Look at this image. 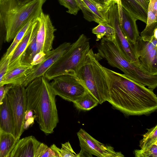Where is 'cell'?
I'll list each match as a JSON object with an SVG mask.
<instances>
[{
  "label": "cell",
  "mask_w": 157,
  "mask_h": 157,
  "mask_svg": "<svg viewBox=\"0 0 157 157\" xmlns=\"http://www.w3.org/2000/svg\"><path fill=\"white\" fill-rule=\"evenodd\" d=\"M109 89L107 101L128 116L147 115L157 109V97L152 89L103 66Z\"/></svg>",
  "instance_id": "obj_1"
},
{
  "label": "cell",
  "mask_w": 157,
  "mask_h": 157,
  "mask_svg": "<svg viewBox=\"0 0 157 157\" xmlns=\"http://www.w3.org/2000/svg\"><path fill=\"white\" fill-rule=\"evenodd\" d=\"M26 110L33 111L40 130L46 135L53 133L59 122L56 95L48 80L43 76L36 78L25 88Z\"/></svg>",
  "instance_id": "obj_2"
},
{
  "label": "cell",
  "mask_w": 157,
  "mask_h": 157,
  "mask_svg": "<svg viewBox=\"0 0 157 157\" xmlns=\"http://www.w3.org/2000/svg\"><path fill=\"white\" fill-rule=\"evenodd\" d=\"M46 0H33L24 4L16 0H3L0 4V12L5 26L6 41L13 39L21 29L30 20L37 18L43 11Z\"/></svg>",
  "instance_id": "obj_3"
},
{
  "label": "cell",
  "mask_w": 157,
  "mask_h": 157,
  "mask_svg": "<svg viewBox=\"0 0 157 157\" xmlns=\"http://www.w3.org/2000/svg\"><path fill=\"white\" fill-rule=\"evenodd\" d=\"M102 59L98 53L90 49L77 74L87 91L100 104L107 101L109 95L106 74L99 62Z\"/></svg>",
  "instance_id": "obj_4"
},
{
  "label": "cell",
  "mask_w": 157,
  "mask_h": 157,
  "mask_svg": "<svg viewBox=\"0 0 157 157\" xmlns=\"http://www.w3.org/2000/svg\"><path fill=\"white\" fill-rule=\"evenodd\" d=\"M103 37L97 46L98 53L112 67L121 70L124 75L131 79L153 90L157 86V75L144 72L124 59L121 55L114 42Z\"/></svg>",
  "instance_id": "obj_5"
},
{
  "label": "cell",
  "mask_w": 157,
  "mask_h": 157,
  "mask_svg": "<svg viewBox=\"0 0 157 157\" xmlns=\"http://www.w3.org/2000/svg\"><path fill=\"white\" fill-rule=\"evenodd\" d=\"M90 49L89 39L82 34L47 71L45 77L50 80L68 72L77 74Z\"/></svg>",
  "instance_id": "obj_6"
},
{
  "label": "cell",
  "mask_w": 157,
  "mask_h": 157,
  "mask_svg": "<svg viewBox=\"0 0 157 157\" xmlns=\"http://www.w3.org/2000/svg\"><path fill=\"white\" fill-rule=\"evenodd\" d=\"M52 80L50 83L55 94L67 101L73 102L88 92L82 81L74 72L58 76Z\"/></svg>",
  "instance_id": "obj_7"
},
{
  "label": "cell",
  "mask_w": 157,
  "mask_h": 157,
  "mask_svg": "<svg viewBox=\"0 0 157 157\" xmlns=\"http://www.w3.org/2000/svg\"><path fill=\"white\" fill-rule=\"evenodd\" d=\"M14 123L13 136L18 140L24 131V117L26 109L25 87L13 85L7 93Z\"/></svg>",
  "instance_id": "obj_8"
},
{
  "label": "cell",
  "mask_w": 157,
  "mask_h": 157,
  "mask_svg": "<svg viewBox=\"0 0 157 157\" xmlns=\"http://www.w3.org/2000/svg\"><path fill=\"white\" fill-rule=\"evenodd\" d=\"M108 15V24L115 29L114 41L121 55L126 60L140 69L133 45L129 43L121 30L119 22L117 6L115 1L111 2Z\"/></svg>",
  "instance_id": "obj_9"
},
{
  "label": "cell",
  "mask_w": 157,
  "mask_h": 157,
  "mask_svg": "<svg viewBox=\"0 0 157 157\" xmlns=\"http://www.w3.org/2000/svg\"><path fill=\"white\" fill-rule=\"evenodd\" d=\"M133 46L141 70L145 73L157 75V35L154 34L149 41L140 36Z\"/></svg>",
  "instance_id": "obj_10"
},
{
  "label": "cell",
  "mask_w": 157,
  "mask_h": 157,
  "mask_svg": "<svg viewBox=\"0 0 157 157\" xmlns=\"http://www.w3.org/2000/svg\"><path fill=\"white\" fill-rule=\"evenodd\" d=\"M81 150L90 155L98 157H123L121 152L115 151L114 148L105 145L95 139L82 128L77 133Z\"/></svg>",
  "instance_id": "obj_11"
},
{
  "label": "cell",
  "mask_w": 157,
  "mask_h": 157,
  "mask_svg": "<svg viewBox=\"0 0 157 157\" xmlns=\"http://www.w3.org/2000/svg\"><path fill=\"white\" fill-rule=\"evenodd\" d=\"M71 44L69 42H64L46 54L45 58L41 63L33 67L22 85L25 87L35 78L44 76L47 71L62 55Z\"/></svg>",
  "instance_id": "obj_12"
},
{
  "label": "cell",
  "mask_w": 157,
  "mask_h": 157,
  "mask_svg": "<svg viewBox=\"0 0 157 157\" xmlns=\"http://www.w3.org/2000/svg\"><path fill=\"white\" fill-rule=\"evenodd\" d=\"M40 23L36 35L37 53L46 54L51 50L56 30L48 14L42 11L37 17Z\"/></svg>",
  "instance_id": "obj_13"
},
{
  "label": "cell",
  "mask_w": 157,
  "mask_h": 157,
  "mask_svg": "<svg viewBox=\"0 0 157 157\" xmlns=\"http://www.w3.org/2000/svg\"><path fill=\"white\" fill-rule=\"evenodd\" d=\"M21 57L9 63L6 73L0 83L1 85L7 84L22 85L33 67L32 65L21 63Z\"/></svg>",
  "instance_id": "obj_14"
},
{
  "label": "cell",
  "mask_w": 157,
  "mask_h": 157,
  "mask_svg": "<svg viewBox=\"0 0 157 157\" xmlns=\"http://www.w3.org/2000/svg\"><path fill=\"white\" fill-rule=\"evenodd\" d=\"M117 6L121 30L129 43L133 45L140 36L136 24L137 20L122 8L121 4Z\"/></svg>",
  "instance_id": "obj_15"
},
{
  "label": "cell",
  "mask_w": 157,
  "mask_h": 157,
  "mask_svg": "<svg viewBox=\"0 0 157 157\" xmlns=\"http://www.w3.org/2000/svg\"><path fill=\"white\" fill-rule=\"evenodd\" d=\"M40 143L32 136L19 139L9 157H35L37 148Z\"/></svg>",
  "instance_id": "obj_16"
},
{
  "label": "cell",
  "mask_w": 157,
  "mask_h": 157,
  "mask_svg": "<svg viewBox=\"0 0 157 157\" xmlns=\"http://www.w3.org/2000/svg\"><path fill=\"white\" fill-rule=\"evenodd\" d=\"M0 130L13 135V119L7 94L0 104Z\"/></svg>",
  "instance_id": "obj_17"
},
{
  "label": "cell",
  "mask_w": 157,
  "mask_h": 157,
  "mask_svg": "<svg viewBox=\"0 0 157 157\" xmlns=\"http://www.w3.org/2000/svg\"><path fill=\"white\" fill-rule=\"evenodd\" d=\"M122 8L136 20L146 24L147 10L136 0H121Z\"/></svg>",
  "instance_id": "obj_18"
},
{
  "label": "cell",
  "mask_w": 157,
  "mask_h": 157,
  "mask_svg": "<svg viewBox=\"0 0 157 157\" xmlns=\"http://www.w3.org/2000/svg\"><path fill=\"white\" fill-rule=\"evenodd\" d=\"M96 17L98 24L108 23V11L110 6L98 3L93 0H81Z\"/></svg>",
  "instance_id": "obj_19"
},
{
  "label": "cell",
  "mask_w": 157,
  "mask_h": 157,
  "mask_svg": "<svg viewBox=\"0 0 157 157\" xmlns=\"http://www.w3.org/2000/svg\"><path fill=\"white\" fill-rule=\"evenodd\" d=\"M40 23L37 17L35 21V26L32 38L21 57V63L23 64L31 65L33 58L37 53L36 35Z\"/></svg>",
  "instance_id": "obj_20"
},
{
  "label": "cell",
  "mask_w": 157,
  "mask_h": 157,
  "mask_svg": "<svg viewBox=\"0 0 157 157\" xmlns=\"http://www.w3.org/2000/svg\"><path fill=\"white\" fill-rule=\"evenodd\" d=\"M17 140L13 134L1 132L0 157H9Z\"/></svg>",
  "instance_id": "obj_21"
},
{
  "label": "cell",
  "mask_w": 157,
  "mask_h": 157,
  "mask_svg": "<svg viewBox=\"0 0 157 157\" xmlns=\"http://www.w3.org/2000/svg\"><path fill=\"white\" fill-rule=\"evenodd\" d=\"M36 20L30 26L21 40L15 49L10 59L9 63L21 56L22 54L30 43L32 38L34 32Z\"/></svg>",
  "instance_id": "obj_22"
},
{
  "label": "cell",
  "mask_w": 157,
  "mask_h": 157,
  "mask_svg": "<svg viewBox=\"0 0 157 157\" xmlns=\"http://www.w3.org/2000/svg\"><path fill=\"white\" fill-rule=\"evenodd\" d=\"M75 107L80 111H89L99 104L97 101L87 92L73 102Z\"/></svg>",
  "instance_id": "obj_23"
},
{
  "label": "cell",
  "mask_w": 157,
  "mask_h": 157,
  "mask_svg": "<svg viewBox=\"0 0 157 157\" xmlns=\"http://www.w3.org/2000/svg\"><path fill=\"white\" fill-rule=\"evenodd\" d=\"M92 33L96 35L97 41L104 37L111 40L115 38V29L108 23L98 24V25L93 29Z\"/></svg>",
  "instance_id": "obj_24"
},
{
  "label": "cell",
  "mask_w": 157,
  "mask_h": 157,
  "mask_svg": "<svg viewBox=\"0 0 157 157\" xmlns=\"http://www.w3.org/2000/svg\"><path fill=\"white\" fill-rule=\"evenodd\" d=\"M37 18V17L34 18L30 20L19 31L13 39L12 43L5 53L6 55L8 56L14 50L17 45L21 40L26 32Z\"/></svg>",
  "instance_id": "obj_25"
},
{
  "label": "cell",
  "mask_w": 157,
  "mask_h": 157,
  "mask_svg": "<svg viewBox=\"0 0 157 157\" xmlns=\"http://www.w3.org/2000/svg\"><path fill=\"white\" fill-rule=\"evenodd\" d=\"M143 135V138L140 141L141 149L149 147L157 143V125L150 128Z\"/></svg>",
  "instance_id": "obj_26"
},
{
  "label": "cell",
  "mask_w": 157,
  "mask_h": 157,
  "mask_svg": "<svg viewBox=\"0 0 157 157\" xmlns=\"http://www.w3.org/2000/svg\"><path fill=\"white\" fill-rule=\"evenodd\" d=\"M55 152L57 157H78L69 141L62 144L61 148L57 147L55 144L50 147Z\"/></svg>",
  "instance_id": "obj_27"
},
{
  "label": "cell",
  "mask_w": 157,
  "mask_h": 157,
  "mask_svg": "<svg viewBox=\"0 0 157 157\" xmlns=\"http://www.w3.org/2000/svg\"><path fill=\"white\" fill-rule=\"evenodd\" d=\"M134 153L136 157H157V143L143 149L135 150Z\"/></svg>",
  "instance_id": "obj_28"
},
{
  "label": "cell",
  "mask_w": 157,
  "mask_h": 157,
  "mask_svg": "<svg viewBox=\"0 0 157 157\" xmlns=\"http://www.w3.org/2000/svg\"><path fill=\"white\" fill-rule=\"evenodd\" d=\"M35 157H57L54 151L44 143H40L36 150Z\"/></svg>",
  "instance_id": "obj_29"
},
{
  "label": "cell",
  "mask_w": 157,
  "mask_h": 157,
  "mask_svg": "<svg viewBox=\"0 0 157 157\" xmlns=\"http://www.w3.org/2000/svg\"><path fill=\"white\" fill-rule=\"evenodd\" d=\"M60 4L68 9V13L74 15H76L78 11L80 10L76 0H58Z\"/></svg>",
  "instance_id": "obj_30"
},
{
  "label": "cell",
  "mask_w": 157,
  "mask_h": 157,
  "mask_svg": "<svg viewBox=\"0 0 157 157\" xmlns=\"http://www.w3.org/2000/svg\"><path fill=\"white\" fill-rule=\"evenodd\" d=\"M76 0L83 13L84 18L89 22L94 21L97 23V20L95 16L85 4L81 0Z\"/></svg>",
  "instance_id": "obj_31"
},
{
  "label": "cell",
  "mask_w": 157,
  "mask_h": 157,
  "mask_svg": "<svg viewBox=\"0 0 157 157\" xmlns=\"http://www.w3.org/2000/svg\"><path fill=\"white\" fill-rule=\"evenodd\" d=\"M14 51V50L8 56H6L4 54L0 60V86H2L0 83L6 73L10 59Z\"/></svg>",
  "instance_id": "obj_32"
},
{
  "label": "cell",
  "mask_w": 157,
  "mask_h": 157,
  "mask_svg": "<svg viewBox=\"0 0 157 157\" xmlns=\"http://www.w3.org/2000/svg\"><path fill=\"white\" fill-rule=\"evenodd\" d=\"M6 32L0 12V52L3 42L6 41Z\"/></svg>",
  "instance_id": "obj_33"
},
{
  "label": "cell",
  "mask_w": 157,
  "mask_h": 157,
  "mask_svg": "<svg viewBox=\"0 0 157 157\" xmlns=\"http://www.w3.org/2000/svg\"><path fill=\"white\" fill-rule=\"evenodd\" d=\"M45 55V54L42 52L36 53L33 58L31 65L34 66L40 63L44 60Z\"/></svg>",
  "instance_id": "obj_34"
},
{
  "label": "cell",
  "mask_w": 157,
  "mask_h": 157,
  "mask_svg": "<svg viewBox=\"0 0 157 157\" xmlns=\"http://www.w3.org/2000/svg\"><path fill=\"white\" fill-rule=\"evenodd\" d=\"M13 85L7 84L0 86V104H1L9 90Z\"/></svg>",
  "instance_id": "obj_35"
},
{
  "label": "cell",
  "mask_w": 157,
  "mask_h": 157,
  "mask_svg": "<svg viewBox=\"0 0 157 157\" xmlns=\"http://www.w3.org/2000/svg\"><path fill=\"white\" fill-rule=\"evenodd\" d=\"M35 116L34 115L33 117L25 121L24 124V131L28 129L29 127L32 125L34 123Z\"/></svg>",
  "instance_id": "obj_36"
},
{
  "label": "cell",
  "mask_w": 157,
  "mask_h": 157,
  "mask_svg": "<svg viewBox=\"0 0 157 157\" xmlns=\"http://www.w3.org/2000/svg\"><path fill=\"white\" fill-rule=\"evenodd\" d=\"M143 7L147 10L150 0H136Z\"/></svg>",
  "instance_id": "obj_37"
},
{
  "label": "cell",
  "mask_w": 157,
  "mask_h": 157,
  "mask_svg": "<svg viewBox=\"0 0 157 157\" xmlns=\"http://www.w3.org/2000/svg\"><path fill=\"white\" fill-rule=\"evenodd\" d=\"M33 112L31 110H26L24 117L25 121L33 116Z\"/></svg>",
  "instance_id": "obj_38"
},
{
  "label": "cell",
  "mask_w": 157,
  "mask_h": 157,
  "mask_svg": "<svg viewBox=\"0 0 157 157\" xmlns=\"http://www.w3.org/2000/svg\"><path fill=\"white\" fill-rule=\"evenodd\" d=\"M20 4H24L28 3L33 0H16Z\"/></svg>",
  "instance_id": "obj_39"
},
{
  "label": "cell",
  "mask_w": 157,
  "mask_h": 157,
  "mask_svg": "<svg viewBox=\"0 0 157 157\" xmlns=\"http://www.w3.org/2000/svg\"><path fill=\"white\" fill-rule=\"evenodd\" d=\"M105 5L107 6H110L112 0H104Z\"/></svg>",
  "instance_id": "obj_40"
},
{
  "label": "cell",
  "mask_w": 157,
  "mask_h": 157,
  "mask_svg": "<svg viewBox=\"0 0 157 157\" xmlns=\"http://www.w3.org/2000/svg\"><path fill=\"white\" fill-rule=\"evenodd\" d=\"M95 2L102 5H105L104 0H93Z\"/></svg>",
  "instance_id": "obj_41"
},
{
  "label": "cell",
  "mask_w": 157,
  "mask_h": 157,
  "mask_svg": "<svg viewBox=\"0 0 157 157\" xmlns=\"http://www.w3.org/2000/svg\"><path fill=\"white\" fill-rule=\"evenodd\" d=\"M112 1L115 2L117 4H121V0H112Z\"/></svg>",
  "instance_id": "obj_42"
},
{
  "label": "cell",
  "mask_w": 157,
  "mask_h": 157,
  "mask_svg": "<svg viewBox=\"0 0 157 157\" xmlns=\"http://www.w3.org/2000/svg\"><path fill=\"white\" fill-rule=\"evenodd\" d=\"M3 1V0H0V4Z\"/></svg>",
  "instance_id": "obj_43"
},
{
  "label": "cell",
  "mask_w": 157,
  "mask_h": 157,
  "mask_svg": "<svg viewBox=\"0 0 157 157\" xmlns=\"http://www.w3.org/2000/svg\"><path fill=\"white\" fill-rule=\"evenodd\" d=\"M0 134H1V131H0Z\"/></svg>",
  "instance_id": "obj_44"
}]
</instances>
